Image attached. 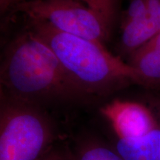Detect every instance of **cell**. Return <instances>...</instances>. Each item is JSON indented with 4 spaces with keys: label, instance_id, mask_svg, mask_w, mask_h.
I'll return each mask as SVG.
<instances>
[{
    "label": "cell",
    "instance_id": "obj_12",
    "mask_svg": "<svg viewBox=\"0 0 160 160\" xmlns=\"http://www.w3.org/2000/svg\"><path fill=\"white\" fill-rule=\"evenodd\" d=\"M145 45H147L148 47L151 48L156 50V51L160 53V32L158 33L153 39H151L147 44Z\"/></svg>",
    "mask_w": 160,
    "mask_h": 160
},
{
    "label": "cell",
    "instance_id": "obj_3",
    "mask_svg": "<svg viewBox=\"0 0 160 160\" xmlns=\"http://www.w3.org/2000/svg\"><path fill=\"white\" fill-rule=\"evenodd\" d=\"M57 139L43 107L0 93V160H39Z\"/></svg>",
    "mask_w": 160,
    "mask_h": 160
},
{
    "label": "cell",
    "instance_id": "obj_11",
    "mask_svg": "<svg viewBox=\"0 0 160 160\" xmlns=\"http://www.w3.org/2000/svg\"><path fill=\"white\" fill-rule=\"evenodd\" d=\"M30 0H0V13L1 16H4L7 13L10 15L17 8L18 6Z\"/></svg>",
    "mask_w": 160,
    "mask_h": 160
},
{
    "label": "cell",
    "instance_id": "obj_5",
    "mask_svg": "<svg viewBox=\"0 0 160 160\" xmlns=\"http://www.w3.org/2000/svg\"><path fill=\"white\" fill-rule=\"evenodd\" d=\"M115 139L145 133L160 125L155 112L144 104L114 99L100 108Z\"/></svg>",
    "mask_w": 160,
    "mask_h": 160
},
{
    "label": "cell",
    "instance_id": "obj_10",
    "mask_svg": "<svg viewBox=\"0 0 160 160\" xmlns=\"http://www.w3.org/2000/svg\"><path fill=\"white\" fill-rule=\"evenodd\" d=\"M39 160H73L72 150L66 145L55 144Z\"/></svg>",
    "mask_w": 160,
    "mask_h": 160
},
{
    "label": "cell",
    "instance_id": "obj_8",
    "mask_svg": "<svg viewBox=\"0 0 160 160\" xmlns=\"http://www.w3.org/2000/svg\"><path fill=\"white\" fill-rule=\"evenodd\" d=\"M88 7L102 20L108 31L114 21L117 11V0H78Z\"/></svg>",
    "mask_w": 160,
    "mask_h": 160
},
{
    "label": "cell",
    "instance_id": "obj_13",
    "mask_svg": "<svg viewBox=\"0 0 160 160\" xmlns=\"http://www.w3.org/2000/svg\"><path fill=\"white\" fill-rule=\"evenodd\" d=\"M152 104H153V108H154L156 112H157V113H155L156 115L157 116L158 119H159L160 121V99H153Z\"/></svg>",
    "mask_w": 160,
    "mask_h": 160
},
{
    "label": "cell",
    "instance_id": "obj_7",
    "mask_svg": "<svg viewBox=\"0 0 160 160\" xmlns=\"http://www.w3.org/2000/svg\"><path fill=\"white\" fill-rule=\"evenodd\" d=\"M71 150L73 160H124L112 146L96 137L79 139Z\"/></svg>",
    "mask_w": 160,
    "mask_h": 160
},
{
    "label": "cell",
    "instance_id": "obj_6",
    "mask_svg": "<svg viewBox=\"0 0 160 160\" xmlns=\"http://www.w3.org/2000/svg\"><path fill=\"white\" fill-rule=\"evenodd\" d=\"M127 63L142 75L149 88L160 89V53L144 45L129 56Z\"/></svg>",
    "mask_w": 160,
    "mask_h": 160
},
{
    "label": "cell",
    "instance_id": "obj_9",
    "mask_svg": "<svg viewBox=\"0 0 160 160\" xmlns=\"http://www.w3.org/2000/svg\"><path fill=\"white\" fill-rule=\"evenodd\" d=\"M148 13V0H130L127 9L121 17L120 27L126 24L139 19Z\"/></svg>",
    "mask_w": 160,
    "mask_h": 160
},
{
    "label": "cell",
    "instance_id": "obj_2",
    "mask_svg": "<svg viewBox=\"0 0 160 160\" xmlns=\"http://www.w3.org/2000/svg\"><path fill=\"white\" fill-rule=\"evenodd\" d=\"M27 28L49 46L67 74L88 99L111 94L131 84L148 88L142 75L103 44L59 31L27 18Z\"/></svg>",
    "mask_w": 160,
    "mask_h": 160
},
{
    "label": "cell",
    "instance_id": "obj_4",
    "mask_svg": "<svg viewBox=\"0 0 160 160\" xmlns=\"http://www.w3.org/2000/svg\"><path fill=\"white\" fill-rule=\"evenodd\" d=\"M45 22L58 31L104 42L110 31L92 10L78 0H30L11 13Z\"/></svg>",
    "mask_w": 160,
    "mask_h": 160
},
{
    "label": "cell",
    "instance_id": "obj_1",
    "mask_svg": "<svg viewBox=\"0 0 160 160\" xmlns=\"http://www.w3.org/2000/svg\"><path fill=\"white\" fill-rule=\"evenodd\" d=\"M0 84L1 93L42 107L48 103L88 99L49 46L28 28L5 51Z\"/></svg>",
    "mask_w": 160,
    "mask_h": 160
}]
</instances>
